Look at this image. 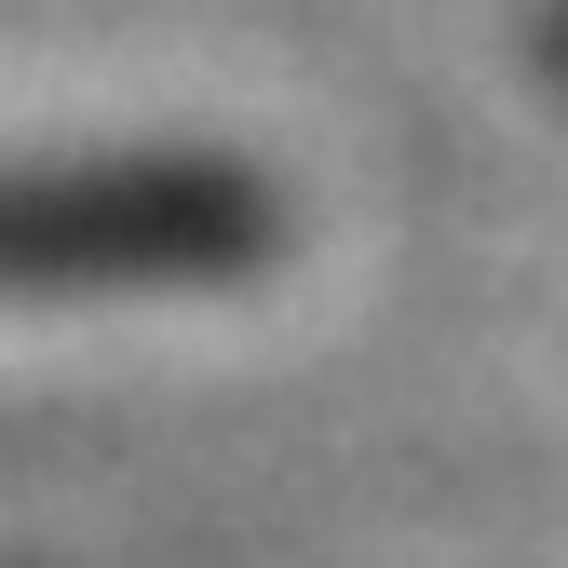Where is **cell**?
I'll list each match as a JSON object with an SVG mask.
<instances>
[{"label":"cell","mask_w":568,"mask_h":568,"mask_svg":"<svg viewBox=\"0 0 568 568\" xmlns=\"http://www.w3.org/2000/svg\"><path fill=\"white\" fill-rule=\"evenodd\" d=\"M298 244L257 163H0V298H163L244 284Z\"/></svg>","instance_id":"6da1fadb"}]
</instances>
